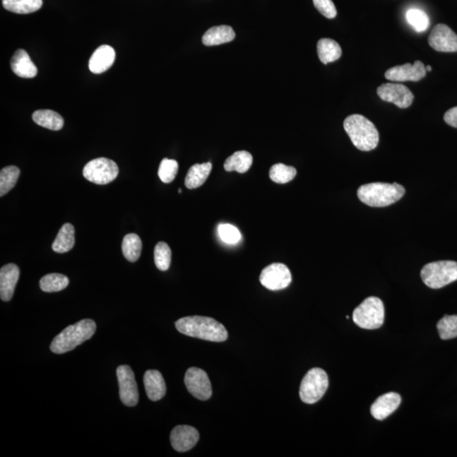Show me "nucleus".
Here are the masks:
<instances>
[{
    "label": "nucleus",
    "instance_id": "4468645a",
    "mask_svg": "<svg viewBox=\"0 0 457 457\" xmlns=\"http://www.w3.org/2000/svg\"><path fill=\"white\" fill-rule=\"evenodd\" d=\"M429 44L438 52H457V35L445 24L435 25L429 37Z\"/></svg>",
    "mask_w": 457,
    "mask_h": 457
},
{
    "label": "nucleus",
    "instance_id": "39448f33",
    "mask_svg": "<svg viewBox=\"0 0 457 457\" xmlns=\"http://www.w3.org/2000/svg\"><path fill=\"white\" fill-rule=\"evenodd\" d=\"M352 319L358 327L365 330H376L381 327L384 321L383 302L378 297H367L354 310Z\"/></svg>",
    "mask_w": 457,
    "mask_h": 457
},
{
    "label": "nucleus",
    "instance_id": "4c0bfd02",
    "mask_svg": "<svg viewBox=\"0 0 457 457\" xmlns=\"http://www.w3.org/2000/svg\"><path fill=\"white\" fill-rule=\"evenodd\" d=\"M444 119L448 125L457 128V107L448 110L444 115Z\"/></svg>",
    "mask_w": 457,
    "mask_h": 457
},
{
    "label": "nucleus",
    "instance_id": "20e7f679",
    "mask_svg": "<svg viewBox=\"0 0 457 457\" xmlns=\"http://www.w3.org/2000/svg\"><path fill=\"white\" fill-rule=\"evenodd\" d=\"M96 331V324L92 319H83L68 326L53 340L50 350L55 354L72 351L78 345L92 338Z\"/></svg>",
    "mask_w": 457,
    "mask_h": 457
},
{
    "label": "nucleus",
    "instance_id": "473e14b6",
    "mask_svg": "<svg viewBox=\"0 0 457 457\" xmlns=\"http://www.w3.org/2000/svg\"><path fill=\"white\" fill-rule=\"evenodd\" d=\"M439 337L444 340L456 338L457 315H446L437 324Z\"/></svg>",
    "mask_w": 457,
    "mask_h": 457
},
{
    "label": "nucleus",
    "instance_id": "0eeeda50",
    "mask_svg": "<svg viewBox=\"0 0 457 457\" xmlns=\"http://www.w3.org/2000/svg\"><path fill=\"white\" fill-rule=\"evenodd\" d=\"M328 378L326 371L314 367L303 378L300 386V398L306 404H314L326 394Z\"/></svg>",
    "mask_w": 457,
    "mask_h": 457
},
{
    "label": "nucleus",
    "instance_id": "b1692460",
    "mask_svg": "<svg viewBox=\"0 0 457 457\" xmlns=\"http://www.w3.org/2000/svg\"><path fill=\"white\" fill-rule=\"evenodd\" d=\"M32 119L37 125L52 131L61 130L64 126L61 115L53 110H37L32 114Z\"/></svg>",
    "mask_w": 457,
    "mask_h": 457
},
{
    "label": "nucleus",
    "instance_id": "bb28decb",
    "mask_svg": "<svg viewBox=\"0 0 457 457\" xmlns=\"http://www.w3.org/2000/svg\"><path fill=\"white\" fill-rule=\"evenodd\" d=\"M3 6L16 14H31L40 10L42 0H3Z\"/></svg>",
    "mask_w": 457,
    "mask_h": 457
},
{
    "label": "nucleus",
    "instance_id": "a211bd4d",
    "mask_svg": "<svg viewBox=\"0 0 457 457\" xmlns=\"http://www.w3.org/2000/svg\"><path fill=\"white\" fill-rule=\"evenodd\" d=\"M115 52L112 47L102 45L93 54L89 61V69L94 74H101L113 66Z\"/></svg>",
    "mask_w": 457,
    "mask_h": 457
},
{
    "label": "nucleus",
    "instance_id": "9b49d317",
    "mask_svg": "<svg viewBox=\"0 0 457 457\" xmlns=\"http://www.w3.org/2000/svg\"><path fill=\"white\" fill-rule=\"evenodd\" d=\"M260 282L268 290H283L288 287L292 282V274L285 264L275 263L263 268L260 275Z\"/></svg>",
    "mask_w": 457,
    "mask_h": 457
},
{
    "label": "nucleus",
    "instance_id": "9d476101",
    "mask_svg": "<svg viewBox=\"0 0 457 457\" xmlns=\"http://www.w3.org/2000/svg\"><path fill=\"white\" fill-rule=\"evenodd\" d=\"M187 391L196 399L207 400L212 396L210 380L206 372L198 367H190L185 375Z\"/></svg>",
    "mask_w": 457,
    "mask_h": 457
},
{
    "label": "nucleus",
    "instance_id": "f3484780",
    "mask_svg": "<svg viewBox=\"0 0 457 457\" xmlns=\"http://www.w3.org/2000/svg\"><path fill=\"white\" fill-rule=\"evenodd\" d=\"M401 398L395 392L387 393L379 396L371 407V414L375 420H384L391 415L399 408Z\"/></svg>",
    "mask_w": 457,
    "mask_h": 457
},
{
    "label": "nucleus",
    "instance_id": "a878e982",
    "mask_svg": "<svg viewBox=\"0 0 457 457\" xmlns=\"http://www.w3.org/2000/svg\"><path fill=\"white\" fill-rule=\"evenodd\" d=\"M253 156L247 151H238L234 153L225 160L224 168L226 172H237L238 173H246L249 172L253 165Z\"/></svg>",
    "mask_w": 457,
    "mask_h": 457
},
{
    "label": "nucleus",
    "instance_id": "5701e85b",
    "mask_svg": "<svg viewBox=\"0 0 457 457\" xmlns=\"http://www.w3.org/2000/svg\"><path fill=\"white\" fill-rule=\"evenodd\" d=\"M212 164H196L192 165L185 179V186L188 189H196L203 186L210 174Z\"/></svg>",
    "mask_w": 457,
    "mask_h": 457
},
{
    "label": "nucleus",
    "instance_id": "cd10ccee",
    "mask_svg": "<svg viewBox=\"0 0 457 457\" xmlns=\"http://www.w3.org/2000/svg\"><path fill=\"white\" fill-rule=\"evenodd\" d=\"M142 241L136 234H127L123 239V255L129 262L138 261L142 253Z\"/></svg>",
    "mask_w": 457,
    "mask_h": 457
},
{
    "label": "nucleus",
    "instance_id": "7c9ffc66",
    "mask_svg": "<svg viewBox=\"0 0 457 457\" xmlns=\"http://www.w3.org/2000/svg\"><path fill=\"white\" fill-rule=\"evenodd\" d=\"M405 20L417 32L426 31L429 27V18L424 11L420 8H410L405 13Z\"/></svg>",
    "mask_w": 457,
    "mask_h": 457
},
{
    "label": "nucleus",
    "instance_id": "7ed1b4c3",
    "mask_svg": "<svg viewBox=\"0 0 457 457\" xmlns=\"http://www.w3.org/2000/svg\"><path fill=\"white\" fill-rule=\"evenodd\" d=\"M405 191L400 184L374 182L358 188L357 196L367 206L382 208L396 203L403 198Z\"/></svg>",
    "mask_w": 457,
    "mask_h": 457
},
{
    "label": "nucleus",
    "instance_id": "f8f14e48",
    "mask_svg": "<svg viewBox=\"0 0 457 457\" xmlns=\"http://www.w3.org/2000/svg\"><path fill=\"white\" fill-rule=\"evenodd\" d=\"M383 101L393 102L400 109L408 108L413 102V94L408 87L400 83H384L377 89Z\"/></svg>",
    "mask_w": 457,
    "mask_h": 457
},
{
    "label": "nucleus",
    "instance_id": "e433bc0d",
    "mask_svg": "<svg viewBox=\"0 0 457 457\" xmlns=\"http://www.w3.org/2000/svg\"><path fill=\"white\" fill-rule=\"evenodd\" d=\"M314 6L321 14L328 19H334L337 11L332 0H313Z\"/></svg>",
    "mask_w": 457,
    "mask_h": 457
},
{
    "label": "nucleus",
    "instance_id": "1a4fd4ad",
    "mask_svg": "<svg viewBox=\"0 0 457 457\" xmlns=\"http://www.w3.org/2000/svg\"><path fill=\"white\" fill-rule=\"evenodd\" d=\"M119 397L124 405L135 407L138 403L139 393L135 374L129 366H119L117 370Z\"/></svg>",
    "mask_w": 457,
    "mask_h": 457
},
{
    "label": "nucleus",
    "instance_id": "423d86ee",
    "mask_svg": "<svg viewBox=\"0 0 457 457\" xmlns=\"http://www.w3.org/2000/svg\"><path fill=\"white\" fill-rule=\"evenodd\" d=\"M421 278L429 288H442L457 280V263L438 261L426 264L421 271Z\"/></svg>",
    "mask_w": 457,
    "mask_h": 457
},
{
    "label": "nucleus",
    "instance_id": "2eb2a0df",
    "mask_svg": "<svg viewBox=\"0 0 457 457\" xmlns=\"http://www.w3.org/2000/svg\"><path fill=\"white\" fill-rule=\"evenodd\" d=\"M199 433L194 427L179 425L170 434V442L174 450L186 452L194 448L199 441Z\"/></svg>",
    "mask_w": 457,
    "mask_h": 457
},
{
    "label": "nucleus",
    "instance_id": "f257e3e1",
    "mask_svg": "<svg viewBox=\"0 0 457 457\" xmlns=\"http://www.w3.org/2000/svg\"><path fill=\"white\" fill-rule=\"evenodd\" d=\"M176 327L183 335L213 343H222L228 338V332L223 324L203 316L180 319L176 322Z\"/></svg>",
    "mask_w": 457,
    "mask_h": 457
},
{
    "label": "nucleus",
    "instance_id": "aec40b11",
    "mask_svg": "<svg viewBox=\"0 0 457 457\" xmlns=\"http://www.w3.org/2000/svg\"><path fill=\"white\" fill-rule=\"evenodd\" d=\"M143 381L149 400H160L165 396L166 384L160 372L148 370L144 374Z\"/></svg>",
    "mask_w": 457,
    "mask_h": 457
},
{
    "label": "nucleus",
    "instance_id": "6e6552de",
    "mask_svg": "<svg viewBox=\"0 0 457 457\" xmlns=\"http://www.w3.org/2000/svg\"><path fill=\"white\" fill-rule=\"evenodd\" d=\"M118 174L117 164L107 158H97L93 160L88 162L83 169V177L88 181L97 185H106L112 182L117 178Z\"/></svg>",
    "mask_w": 457,
    "mask_h": 457
},
{
    "label": "nucleus",
    "instance_id": "ddd939ff",
    "mask_svg": "<svg viewBox=\"0 0 457 457\" xmlns=\"http://www.w3.org/2000/svg\"><path fill=\"white\" fill-rule=\"evenodd\" d=\"M424 63L417 61L414 64H405L391 68L386 71V78L391 82H420L426 76Z\"/></svg>",
    "mask_w": 457,
    "mask_h": 457
},
{
    "label": "nucleus",
    "instance_id": "ea45409f",
    "mask_svg": "<svg viewBox=\"0 0 457 457\" xmlns=\"http://www.w3.org/2000/svg\"><path fill=\"white\" fill-rule=\"evenodd\" d=\"M178 192H179V194H182V189H179V190H178Z\"/></svg>",
    "mask_w": 457,
    "mask_h": 457
},
{
    "label": "nucleus",
    "instance_id": "72a5a7b5",
    "mask_svg": "<svg viewBox=\"0 0 457 457\" xmlns=\"http://www.w3.org/2000/svg\"><path fill=\"white\" fill-rule=\"evenodd\" d=\"M172 250L167 243L164 242L158 243L155 249L156 267L161 271H168L172 263Z\"/></svg>",
    "mask_w": 457,
    "mask_h": 457
},
{
    "label": "nucleus",
    "instance_id": "c9c22d12",
    "mask_svg": "<svg viewBox=\"0 0 457 457\" xmlns=\"http://www.w3.org/2000/svg\"><path fill=\"white\" fill-rule=\"evenodd\" d=\"M218 232L222 241L227 244H237L242 240V234L237 227L230 224H222L218 228Z\"/></svg>",
    "mask_w": 457,
    "mask_h": 457
},
{
    "label": "nucleus",
    "instance_id": "4be33fe9",
    "mask_svg": "<svg viewBox=\"0 0 457 457\" xmlns=\"http://www.w3.org/2000/svg\"><path fill=\"white\" fill-rule=\"evenodd\" d=\"M317 50L320 61L324 65L338 61L343 54V50H341L338 42L331 40V38L320 40L318 42Z\"/></svg>",
    "mask_w": 457,
    "mask_h": 457
},
{
    "label": "nucleus",
    "instance_id": "2f4dec72",
    "mask_svg": "<svg viewBox=\"0 0 457 457\" xmlns=\"http://www.w3.org/2000/svg\"><path fill=\"white\" fill-rule=\"evenodd\" d=\"M297 176V170L292 166L284 164L273 165L270 170L271 180L278 184H285L292 182Z\"/></svg>",
    "mask_w": 457,
    "mask_h": 457
},
{
    "label": "nucleus",
    "instance_id": "f704fd0d",
    "mask_svg": "<svg viewBox=\"0 0 457 457\" xmlns=\"http://www.w3.org/2000/svg\"><path fill=\"white\" fill-rule=\"evenodd\" d=\"M179 165L174 160L164 159L159 168V177L164 183H170L174 180L178 173Z\"/></svg>",
    "mask_w": 457,
    "mask_h": 457
},
{
    "label": "nucleus",
    "instance_id": "c756f323",
    "mask_svg": "<svg viewBox=\"0 0 457 457\" xmlns=\"http://www.w3.org/2000/svg\"><path fill=\"white\" fill-rule=\"evenodd\" d=\"M20 176V170L16 166H7L0 172V196L8 194L16 185Z\"/></svg>",
    "mask_w": 457,
    "mask_h": 457
},
{
    "label": "nucleus",
    "instance_id": "393cba45",
    "mask_svg": "<svg viewBox=\"0 0 457 457\" xmlns=\"http://www.w3.org/2000/svg\"><path fill=\"white\" fill-rule=\"evenodd\" d=\"M75 245V228L70 223L64 225L52 245L55 253L65 254L73 249Z\"/></svg>",
    "mask_w": 457,
    "mask_h": 457
},
{
    "label": "nucleus",
    "instance_id": "f03ea898",
    "mask_svg": "<svg viewBox=\"0 0 457 457\" xmlns=\"http://www.w3.org/2000/svg\"><path fill=\"white\" fill-rule=\"evenodd\" d=\"M344 129L354 146L369 152L377 148L379 134L373 123L361 114H352L345 119Z\"/></svg>",
    "mask_w": 457,
    "mask_h": 457
},
{
    "label": "nucleus",
    "instance_id": "dca6fc26",
    "mask_svg": "<svg viewBox=\"0 0 457 457\" xmlns=\"http://www.w3.org/2000/svg\"><path fill=\"white\" fill-rule=\"evenodd\" d=\"M20 277L19 268L14 263H8L0 271V297L4 302L11 301L14 295Z\"/></svg>",
    "mask_w": 457,
    "mask_h": 457
},
{
    "label": "nucleus",
    "instance_id": "c85d7f7f",
    "mask_svg": "<svg viewBox=\"0 0 457 457\" xmlns=\"http://www.w3.org/2000/svg\"><path fill=\"white\" fill-rule=\"evenodd\" d=\"M40 288L44 292H57L66 289L69 279L61 274H49L40 280Z\"/></svg>",
    "mask_w": 457,
    "mask_h": 457
},
{
    "label": "nucleus",
    "instance_id": "6ab92c4d",
    "mask_svg": "<svg viewBox=\"0 0 457 457\" xmlns=\"http://www.w3.org/2000/svg\"><path fill=\"white\" fill-rule=\"evenodd\" d=\"M11 66L13 72L21 78H33L37 75L35 64L24 49L16 51L11 61Z\"/></svg>",
    "mask_w": 457,
    "mask_h": 457
},
{
    "label": "nucleus",
    "instance_id": "412c9836",
    "mask_svg": "<svg viewBox=\"0 0 457 457\" xmlns=\"http://www.w3.org/2000/svg\"><path fill=\"white\" fill-rule=\"evenodd\" d=\"M236 33L229 25H218L208 29L203 37V44L206 46H216L232 42Z\"/></svg>",
    "mask_w": 457,
    "mask_h": 457
},
{
    "label": "nucleus",
    "instance_id": "58836bf2",
    "mask_svg": "<svg viewBox=\"0 0 457 457\" xmlns=\"http://www.w3.org/2000/svg\"><path fill=\"white\" fill-rule=\"evenodd\" d=\"M431 70H432V67H431L430 66H426V71H431Z\"/></svg>",
    "mask_w": 457,
    "mask_h": 457
}]
</instances>
